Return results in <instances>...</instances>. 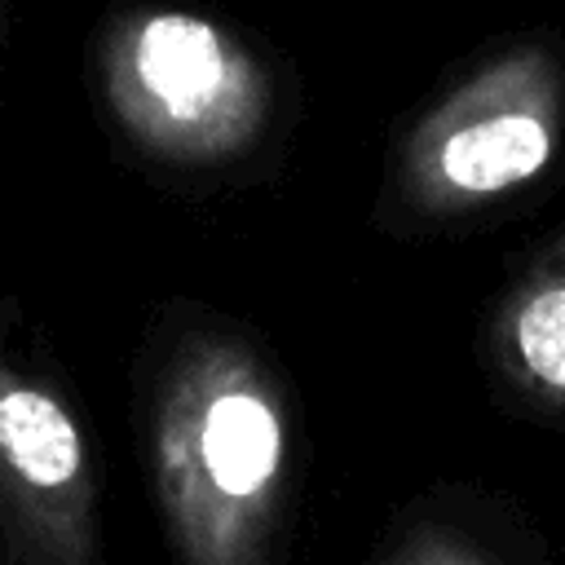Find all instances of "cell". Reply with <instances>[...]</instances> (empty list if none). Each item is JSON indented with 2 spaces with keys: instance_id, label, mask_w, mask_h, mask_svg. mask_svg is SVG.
<instances>
[{
  "instance_id": "1",
  "label": "cell",
  "mask_w": 565,
  "mask_h": 565,
  "mask_svg": "<svg viewBox=\"0 0 565 565\" xmlns=\"http://www.w3.org/2000/svg\"><path fill=\"white\" fill-rule=\"evenodd\" d=\"M203 463L225 494H256L278 463V424L269 406L252 393H225L212 402L203 424Z\"/></svg>"
},
{
  "instance_id": "2",
  "label": "cell",
  "mask_w": 565,
  "mask_h": 565,
  "mask_svg": "<svg viewBox=\"0 0 565 565\" xmlns=\"http://www.w3.org/2000/svg\"><path fill=\"white\" fill-rule=\"evenodd\" d=\"M547 159V128L534 115H494L455 132L441 150V172L463 190H503Z\"/></svg>"
},
{
  "instance_id": "3",
  "label": "cell",
  "mask_w": 565,
  "mask_h": 565,
  "mask_svg": "<svg viewBox=\"0 0 565 565\" xmlns=\"http://www.w3.org/2000/svg\"><path fill=\"white\" fill-rule=\"evenodd\" d=\"M137 66L146 88L163 97L172 110H194V102L216 93L225 71L216 31L194 18H154L141 31Z\"/></svg>"
},
{
  "instance_id": "4",
  "label": "cell",
  "mask_w": 565,
  "mask_h": 565,
  "mask_svg": "<svg viewBox=\"0 0 565 565\" xmlns=\"http://www.w3.org/2000/svg\"><path fill=\"white\" fill-rule=\"evenodd\" d=\"M0 446L31 486H66L79 472L75 424L35 388H9L0 397Z\"/></svg>"
},
{
  "instance_id": "5",
  "label": "cell",
  "mask_w": 565,
  "mask_h": 565,
  "mask_svg": "<svg viewBox=\"0 0 565 565\" xmlns=\"http://www.w3.org/2000/svg\"><path fill=\"white\" fill-rule=\"evenodd\" d=\"M516 344L543 384L565 388V287H547L521 309Z\"/></svg>"
}]
</instances>
